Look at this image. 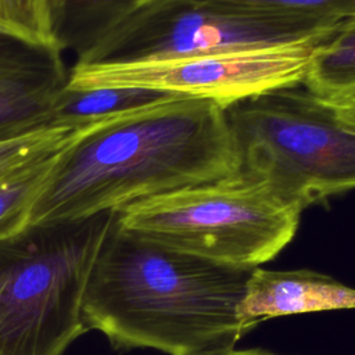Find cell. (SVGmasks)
<instances>
[{
  "label": "cell",
  "mask_w": 355,
  "mask_h": 355,
  "mask_svg": "<svg viewBox=\"0 0 355 355\" xmlns=\"http://www.w3.org/2000/svg\"><path fill=\"white\" fill-rule=\"evenodd\" d=\"M326 39L146 61L75 62L67 89H144L212 100L226 108L270 90L302 85L318 46Z\"/></svg>",
  "instance_id": "7"
},
{
  "label": "cell",
  "mask_w": 355,
  "mask_h": 355,
  "mask_svg": "<svg viewBox=\"0 0 355 355\" xmlns=\"http://www.w3.org/2000/svg\"><path fill=\"white\" fill-rule=\"evenodd\" d=\"M62 150L31 164L0 182V240L15 234L29 225L33 205L44 189Z\"/></svg>",
  "instance_id": "14"
},
{
  "label": "cell",
  "mask_w": 355,
  "mask_h": 355,
  "mask_svg": "<svg viewBox=\"0 0 355 355\" xmlns=\"http://www.w3.org/2000/svg\"><path fill=\"white\" fill-rule=\"evenodd\" d=\"M226 115L241 171L304 208L355 189V129L306 90H270Z\"/></svg>",
  "instance_id": "5"
},
{
  "label": "cell",
  "mask_w": 355,
  "mask_h": 355,
  "mask_svg": "<svg viewBox=\"0 0 355 355\" xmlns=\"http://www.w3.org/2000/svg\"><path fill=\"white\" fill-rule=\"evenodd\" d=\"M114 214L29 223L0 240V355H62L86 333L85 286Z\"/></svg>",
  "instance_id": "3"
},
{
  "label": "cell",
  "mask_w": 355,
  "mask_h": 355,
  "mask_svg": "<svg viewBox=\"0 0 355 355\" xmlns=\"http://www.w3.org/2000/svg\"><path fill=\"white\" fill-rule=\"evenodd\" d=\"M153 0H49L53 35L58 49L76 58L115 25Z\"/></svg>",
  "instance_id": "10"
},
{
  "label": "cell",
  "mask_w": 355,
  "mask_h": 355,
  "mask_svg": "<svg viewBox=\"0 0 355 355\" xmlns=\"http://www.w3.org/2000/svg\"><path fill=\"white\" fill-rule=\"evenodd\" d=\"M112 116L79 125L51 123L24 133L0 137V182L31 164L68 147Z\"/></svg>",
  "instance_id": "12"
},
{
  "label": "cell",
  "mask_w": 355,
  "mask_h": 355,
  "mask_svg": "<svg viewBox=\"0 0 355 355\" xmlns=\"http://www.w3.org/2000/svg\"><path fill=\"white\" fill-rule=\"evenodd\" d=\"M168 97L175 96L130 87H101L89 90L65 89L55 107L54 122L68 125L86 123L125 114Z\"/></svg>",
  "instance_id": "13"
},
{
  "label": "cell",
  "mask_w": 355,
  "mask_h": 355,
  "mask_svg": "<svg viewBox=\"0 0 355 355\" xmlns=\"http://www.w3.org/2000/svg\"><path fill=\"white\" fill-rule=\"evenodd\" d=\"M0 33L58 50L49 0H0Z\"/></svg>",
  "instance_id": "16"
},
{
  "label": "cell",
  "mask_w": 355,
  "mask_h": 355,
  "mask_svg": "<svg viewBox=\"0 0 355 355\" xmlns=\"http://www.w3.org/2000/svg\"><path fill=\"white\" fill-rule=\"evenodd\" d=\"M252 270L126 229L115 211L89 272L82 320L118 351L204 355L232 348L247 333L239 306Z\"/></svg>",
  "instance_id": "2"
},
{
  "label": "cell",
  "mask_w": 355,
  "mask_h": 355,
  "mask_svg": "<svg viewBox=\"0 0 355 355\" xmlns=\"http://www.w3.org/2000/svg\"><path fill=\"white\" fill-rule=\"evenodd\" d=\"M247 14L311 19L347 21L355 18V0H194Z\"/></svg>",
  "instance_id": "15"
},
{
  "label": "cell",
  "mask_w": 355,
  "mask_h": 355,
  "mask_svg": "<svg viewBox=\"0 0 355 355\" xmlns=\"http://www.w3.org/2000/svg\"><path fill=\"white\" fill-rule=\"evenodd\" d=\"M302 85L326 104L355 94V18L318 46Z\"/></svg>",
  "instance_id": "11"
},
{
  "label": "cell",
  "mask_w": 355,
  "mask_h": 355,
  "mask_svg": "<svg viewBox=\"0 0 355 355\" xmlns=\"http://www.w3.org/2000/svg\"><path fill=\"white\" fill-rule=\"evenodd\" d=\"M305 208L243 171L135 201L119 211L122 226L187 254L255 269L295 237Z\"/></svg>",
  "instance_id": "4"
},
{
  "label": "cell",
  "mask_w": 355,
  "mask_h": 355,
  "mask_svg": "<svg viewBox=\"0 0 355 355\" xmlns=\"http://www.w3.org/2000/svg\"><path fill=\"white\" fill-rule=\"evenodd\" d=\"M327 105L333 110L334 115L341 122H344L345 125H348V126L355 129V94L348 96V97H345L343 100L330 103Z\"/></svg>",
  "instance_id": "17"
},
{
  "label": "cell",
  "mask_w": 355,
  "mask_h": 355,
  "mask_svg": "<svg viewBox=\"0 0 355 355\" xmlns=\"http://www.w3.org/2000/svg\"><path fill=\"white\" fill-rule=\"evenodd\" d=\"M355 309V287L311 269L255 268L248 279L239 315L245 331L268 319Z\"/></svg>",
  "instance_id": "9"
},
{
  "label": "cell",
  "mask_w": 355,
  "mask_h": 355,
  "mask_svg": "<svg viewBox=\"0 0 355 355\" xmlns=\"http://www.w3.org/2000/svg\"><path fill=\"white\" fill-rule=\"evenodd\" d=\"M343 22L247 14L194 0H153L75 62L146 61L318 40L331 36Z\"/></svg>",
  "instance_id": "6"
},
{
  "label": "cell",
  "mask_w": 355,
  "mask_h": 355,
  "mask_svg": "<svg viewBox=\"0 0 355 355\" xmlns=\"http://www.w3.org/2000/svg\"><path fill=\"white\" fill-rule=\"evenodd\" d=\"M68 75L60 50L0 33V137L55 123Z\"/></svg>",
  "instance_id": "8"
},
{
  "label": "cell",
  "mask_w": 355,
  "mask_h": 355,
  "mask_svg": "<svg viewBox=\"0 0 355 355\" xmlns=\"http://www.w3.org/2000/svg\"><path fill=\"white\" fill-rule=\"evenodd\" d=\"M204 355H282L276 354L263 348H247V349H237L234 347L232 348H225V349H218L212 352H207Z\"/></svg>",
  "instance_id": "18"
},
{
  "label": "cell",
  "mask_w": 355,
  "mask_h": 355,
  "mask_svg": "<svg viewBox=\"0 0 355 355\" xmlns=\"http://www.w3.org/2000/svg\"><path fill=\"white\" fill-rule=\"evenodd\" d=\"M241 171L226 108L168 97L116 115L60 154L29 223L90 218Z\"/></svg>",
  "instance_id": "1"
}]
</instances>
